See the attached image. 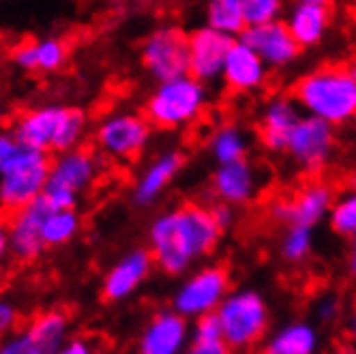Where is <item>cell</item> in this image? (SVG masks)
I'll use <instances>...</instances> for the list:
<instances>
[{"label": "cell", "instance_id": "21", "mask_svg": "<svg viewBox=\"0 0 356 354\" xmlns=\"http://www.w3.org/2000/svg\"><path fill=\"white\" fill-rule=\"evenodd\" d=\"M330 5L326 0H296L288 7L284 24L300 49L316 47L324 41L330 29Z\"/></svg>", "mask_w": 356, "mask_h": 354}, {"label": "cell", "instance_id": "15", "mask_svg": "<svg viewBox=\"0 0 356 354\" xmlns=\"http://www.w3.org/2000/svg\"><path fill=\"white\" fill-rule=\"evenodd\" d=\"M191 346V324L172 307L148 320L138 339V354H185Z\"/></svg>", "mask_w": 356, "mask_h": 354}, {"label": "cell", "instance_id": "37", "mask_svg": "<svg viewBox=\"0 0 356 354\" xmlns=\"http://www.w3.org/2000/svg\"><path fill=\"white\" fill-rule=\"evenodd\" d=\"M339 312H341V303L335 294H326L318 300V307H316V314L322 322H333L339 318Z\"/></svg>", "mask_w": 356, "mask_h": 354}, {"label": "cell", "instance_id": "38", "mask_svg": "<svg viewBox=\"0 0 356 354\" xmlns=\"http://www.w3.org/2000/svg\"><path fill=\"white\" fill-rule=\"evenodd\" d=\"M56 354H97V350L88 339L75 337V339H67Z\"/></svg>", "mask_w": 356, "mask_h": 354}, {"label": "cell", "instance_id": "27", "mask_svg": "<svg viewBox=\"0 0 356 354\" xmlns=\"http://www.w3.org/2000/svg\"><path fill=\"white\" fill-rule=\"evenodd\" d=\"M82 219L75 211H52L43 221V245L45 247H63L75 239L80 232Z\"/></svg>", "mask_w": 356, "mask_h": 354}, {"label": "cell", "instance_id": "10", "mask_svg": "<svg viewBox=\"0 0 356 354\" xmlns=\"http://www.w3.org/2000/svg\"><path fill=\"white\" fill-rule=\"evenodd\" d=\"M152 138V124L144 114L116 112L99 122L95 131L97 146L114 159H138Z\"/></svg>", "mask_w": 356, "mask_h": 354}, {"label": "cell", "instance_id": "1", "mask_svg": "<svg viewBox=\"0 0 356 354\" xmlns=\"http://www.w3.org/2000/svg\"><path fill=\"white\" fill-rule=\"evenodd\" d=\"M209 207L183 204L161 213L148 227V251L165 275H183L209 258L221 241Z\"/></svg>", "mask_w": 356, "mask_h": 354}, {"label": "cell", "instance_id": "18", "mask_svg": "<svg viewBox=\"0 0 356 354\" xmlns=\"http://www.w3.org/2000/svg\"><path fill=\"white\" fill-rule=\"evenodd\" d=\"M268 67L253 49L236 39L225 56V65L221 71L223 86L234 95H256L268 82Z\"/></svg>", "mask_w": 356, "mask_h": 354}, {"label": "cell", "instance_id": "32", "mask_svg": "<svg viewBox=\"0 0 356 354\" xmlns=\"http://www.w3.org/2000/svg\"><path fill=\"white\" fill-rule=\"evenodd\" d=\"M191 341L193 344L223 341L221 339V324H219L217 314H209V316H202V318L193 320V324H191Z\"/></svg>", "mask_w": 356, "mask_h": 354}, {"label": "cell", "instance_id": "25", "mask_svg": "<svg viewBox=\"0 0 356 354\" xmlns=\"http://www.w3.org/2000/svg\"><path fill=\"white\" fill-rule=\"evenodd\" d=\"M209 150L217 166L236 163L247 159L249 153V136L236 122H223L209 138Z\"/></svg>", "mask_w": 356, "mask_h": 354}, {"label": "cell", "instance_id": "43", "mask_svg": "<svg viewBox=\"0 0 356 354\" xmlns=\"http://www.w3.org/2000/svg\"><path fill=\"white\" fill-rule=\"evenodd\" d=\"M350 71H352V75H354V78H356V65H354V67H352Z\"/></svg>", "mask_w": 356, "mask_h": 354}, {"label": "cell", "instance_id": "6", "mask_svg": "<svg viewBox=\"0 0 356 354\" xmlns=\"http://www.w3.org/2000/svg\"><path fill=\"white\" fill-rule=\"evenodd\" d=\"M99 174V157L90 148L78 146L52 161L43 198L52 211H75L78 195L88 189Z\"/></svg>", "mask_w": 356, "mask_h": 354}, {"label": "cell", "instance_id": "16", "mask_svg": "<svg viewBox=\"0 0 356 354\" xmlns=\"http://www.w3.org/2000/svg\"><path fill=\"white\" fill-rule=\"evenodd\" d=\"M302 116L305 114L300 112L292 95L270 97L260 112L258 134H260L262 146L273 155H286L288 140Z\"/></svg>", "mask_w": 356, "mask_h": 354}, {"label": "cell", "instance_id": "9", "mask_svg": "<svg viewBox=\"0 0 356 354\" xmlns=\"http://www.w3.org/2000/svg\"><path fill=\"white\" fill-rule=\"evenodd\" d=\"M142 65L159 84L189 75V35L176 26H159L142 43Z\"/></svg>", "mask_w": 356, "mask_h": 354}, {"label": "cell", "instance_id": "33", "mask_svg": "<svg viewBox=\"0 0 356 354\" xmlns=\"http://www.w3.org/2000/svg\"><path fill=\"white\" fill-rule=\"evenodd\" d=\"M13 63L24 71H37V52L35 41H24L13 49Z\"/></svg>", "mask_w": 356, "mask_h": 354}, {"label": "cell", "instance_id": "7", "mask_svg": "<svg viewBox=\"0 0 356 354\" xmlns=\"http://www.w3.org/2000/svg\"><path fill=\"white\" fill-rule=\"evenodd\" d=\"M230 273L223 264H202L189 273L172 296V309L185 320L217 314L219 305L230 294Z\"/></svg>", "mask_w": 356, "mask_h": 354}, {"label": "cell", "instance_id": "13", "mask_svg": "<svg viewBox=\"0 0 356 354\" xmlns=\"http://www.w3.org/2000/svg\"><path fill=\"white\" fill-rule=\"evenodd\" d=\"M67 333L69 316L63 309H49L0 341V354H56L67 341Z\"/></svg>", "mask_w": 356, "mask_h": 354}, {"label": "cell", "instance_id": "23", "mask_svg": "<svg viewBox=\"0 0 356 354\" xmlns=\"http://www.w3.org/2000/svg\"><path fill=\"white\" fill-rule=\"evenodd\" d=\"M185 166V157L181 150H165L148 163L134 187V202L140 207L152 204L178 176Z\"/></svg>", "mask_w": 356, "mask_h": 354}, {"label": "cell", "instance_id": "35", "mask_svg": "<svg viewBox=\"0 0 356 354\" xmlns=\"http://www.w3.org/2000/svg\"><path fill=\"white\" fill-rule=\"evenodd\" d=\"M19 150H22V146L11 131H0V172L13 161V157L19 153Z\"/></svg>", "mask_w": 356, "mask_h": 354}, {"label": "cell", "instance_id": "11", "mask_svg": "<svg viewBox=\"0 0 356 354\" xmlns=\"http://www.w3.org/2000/svg\"><path fill=\"white\" fill-rule=\"evenodd\" d=\"M335 202V191L324 181H312L302 185L292 198L275 200L268 207V217L277 223L314 227L328 219L330 207Z\"/></svg>", "mask_w": 356, "mask_h": 354}, {"label": "cell", "instance_id": "34", "mask_svg": "<svg viewBox=\"0 0 356 354\" xmlns=\"http://www.w3.org/2000/svg\"><path fill=\"white\" fill-rule=\"evenodd\" d=\"M209 211H211V217H213V221L217 223V227H219L221 232L230 230V227L234 225V221H236L234 207L223 204V202H215L213 207H209Z\"/></svg>", "mask_w": 356, "mask_h": 354}, {"label": "cell", "instance_id": "26", "mask_svg": "<svg viewBox=\"0 0 356 354\" xmlns=\"http://www.w3.org/2000/svg\"><path fill=\"white\" fill-rule=\"evenodd\" d=\"M207 26L227 39H241L247 31L243 0H211L207 5Z\"/></svg>", "mask_w": 356, "mask_h": 354}, {"label": "cell", "instance_id": "36", "mask_svg": "<svg viewBox=\"0 0 356 354\" xmlns=\"http://www.w3.org/2000/svg\"><path fill=\"white\" fill-rule=\"evenodd\" d=\"M19 320V312L9 298H5L0 294V335H7L9 331H13L15 324Z\"/></svg>", "mask_w": 356, "mask_h": 354}, {"label": "cell", "instance_id": "28", "mask_svg": "<svg viewBox=\"0 0 356 354\" xmlns=\"http://www.w3.org/2000/svg\"><path fill=\"white\" fill-rule=\"evenodd\" d=\"M314 251V232L312 227L288 225L279 241V254L288 264H302Z\"/></svg>", "mask_w": 356, "mask_h": 354}, {"label": "cell", "instance_id": "14", "mask_svg": "<svg viewBox=\"0 0 356 354\" xmlns=\"http://www.w3.org/2000/svg\"><path fill=\"white\" fill-rule=\"evenodd\" d=\"M52 213L45 198H39L13 213L9 219V254L19 262H33L45 249L43 245V221Z\"/></svg>", "mask_w": 356, "mask_h": 354}, {"label": "cell", "instance_id": "5", "mask_svg": "<svg viewBox=\"0 0 356 354\" xmlns=\"http://www.w3.org/2000/svg\"><path fill=\"white\" fill-rule=\"evenodd\" d=\"M209 101V86L191 75H183V78L157 84L146 99L144 116L152 127L185 129L207 112Z\"/></svg>", "mask_w": 356, "mask_h": 354}, {"label": "cell", "instance_id": "19", "mask_svg": "<svg viewBox=\"0 0 356 354\" xmlns=\"http://www.w3.org/2000/svg\"><path fill=\"white\" fill-rule=\"evenodd\" d=\"M241 41H245L268 69H286L300 56V47L290 35L284 19L258 29H247Z\"/></svg>", "mask_w": 356, "mask_h": 354}, {"label": "cell", "instance_id": "4", "mask_svg": "<svg viewBox=\"0 0 356 354\" xmlns=\"http://www.w3.org/2000/svg\"><path fill=\"white\" fill-rule=\"evenodd\" d=\"M221 339L234 354H247L260 348L270 326V305L260 290H230L217 309Z\"/></svg>", "mask_w": 356, "mask_h": 354}, {"label": "cell", "instance_id": "24", "mask_svg": "<svg viewBox=\"0 0 356 354\" xmlns=\"http://www.w3.org/2000/svg\"><path fill=\"white\" fill-rule=\"evenodd\" d=\"M320 333L307 320H288L260 344V354H318Z\"/></svg>", "mask_w": 356, "mask_h": 354}, {"label": "cell", "instance_id": "40", "mask_svg": "<svg viewBox=\"0 0 356 354\" xmlns=\"http://www.w3.org/2000/svg\"><path fill=\"white\" fill-rule=\"evenodd\" d=\"M9 256V221L0 213V264Z\"/></svg>", "mask_w": 356, "mask_h": 354}, {"label": "cell", "instance_id": "12", "mask_svg": "<svg viewBox=\"0 0 356 354\" xmlns=\"http://www.w3.org/2000/svg\"><path fill=\"white\" fill-rule=\"evenodd\" d=\"M335 144H337V136L330 124L314 116H302L288 140L286 155L302 172L318 174L333 159Z\"/></svg>", "mask_w": 356, "mask_h": 354}, {"label": "cell", "instance_id": "20", "mask_svg": "<svg viewBox=\"0 0 356 354\" xmlns=\"http://www.w3.org/2000/svg\"><path fill=\"white\" fill-rule=\"evenodd\" d=\"M213 193L230 207H245L256 200L260 191V172L249 159L217 166L213 172Z\"/></svg>", "mask_w": 356, "mask_h": 354}, {"label": "cell", "instance_id": "22", "mask_svg": "<svg viewBox=\"0 0 356 354\" xmlns=\"http://www.w3.org/2000/svg\"><path fill=\"white\" fill-rule=\"evenodd\" d=\"M152 266L155 262L148 249H131L108 271L104 280V296L108 300L129 298L148 280Z\"/></svg>", "mask_w": 356, "mask_h": 354}, {"label": "cell", "instance_id": "29", "mask_svg": "<svg viewBox=\"0 0 356 354\" xmlns=\"http://www.w3.org/2000/svg\"><path fill=\"white\" fill-rule=\"evenodd\" d=\"M326 221L337 236L352 239L356 234V189L335 195Z\"/></svg>", "mask_w": 356, "mask_h": 354}, {"label": "cell", "instance_id": "31", "mask_svg": "<svg viewBox=\"0 0 356 354\" xmlns=\"http://www.w3.org/2000/svg\"><path fill=\"white\" fill-rule=\"evenodd\" d=\"M35 52H37V71H47V73L56 71L67 61V45L56 37L35 41Z\"/></svg>", "mask_w": 356, "mask_h": 354}, {"label": "cell", "instance_id": "30", "mask_svg": "<svg viewBox=\"0 0 356 354\" xmlns=\"http://www.w3.org/2000/svg\"><path fill=\"white\" fill-rule=\"evenodd\" d=\"M243 13L247 29H258L282 22L286 7L282 0H243Z\"/></svg>", "mask_w": 356, "mask_h": 354}, {"label": "cell", "instance_id": "3", "mask_svg": "<svg viewBox=\"0 0 356 354\" xmlns=\"http://www.w3.org/2000/svg\"><path fill=\"white\" fill-rule=\"evenodd\" d=\"M86 114L80 108L43 106L33 108L17 116L13 124V136L22 148L37 153H67L78 148L86 134Z\"/></svg>", "mask_w": 356, "mask_h": 354}, {"label": "cell", "instance_id": "17", "mask_svg": "<svg viewBox=\"0 0 356 354\" xmlns=\"http://www.w3.org/2000/svg\"><path fill=\"white\" fill-rule=\"evenodd\" d=\"M232 39L215 33L209 26L189 33V75L202 84L221 80L225 56L232 47Z\"/></svg>", "mask_w": 356, "mask_h": 354}, {"label": "cell", "instance_id": "39", "mask_svg": "<svg viewBox=\"0 0 356 354\" xmlns=\"http://www.w3.org/2000/svg\"><path fill=\"white\" fill-rule=\"evenodd\" d=\"M185 354H234L223 341L217 344H193L185 350Z\"/></svg>", "mask_w": 356, "mask_h": 354}, {"label": "cell", "instance_id": "42", "mask_svg": "<svg viewBox=\"0 0 356 354\" xmlns=\"http://www.w3.org/2000/svg\"><path fill=\"white\" fill-rule=\"evenodd\" d=\"M346 331H348V337H350V341L356 346V305H354V309H352V314H350V318H348Z\"/></svg>", "mask_w": 356, "mask_h": 354}, {"label": "cell", "instance_id": "2", "mask_svg": "<svg viewBox=\"0 0 356 354\" xmlns=\"http://www.w3.org/2000/svg\"><path fill=\"white\" fill-rule=\"evenodd\" d=\"M292 99L305 116H314L333 129L356 120V78L346 67H318L300 75Z\"/></svg>", "mask_w": 356, "mask_h": 354}, {"label": "cell", "instance_id": "41", "mask_svg": "<svg viewBox=\"0 0 356 354\" xmlns=\"http://www.w3.org/2000/svg\"><path fill=\"white\" fill-rule=\"evenodd\" d=\"M346 262H348V273L356 280V234L352 239H348V256H346Z\"/></svg>", "mask_w": 356, "mask_h": 354}, {"label": "cell", "instance_id": "8", "mask_svg": "<svg viewBox=\"0 0 356 354\" xmlns=\"http://www.w3.org/2000/svg\"><path fill=\"white\" fill-rule=\"evenodd\" d=\"M49 170L52 159L45 153L22 148L13 161L0 172V204L15 213L43 198Z\"/></svg>", "mask_w": 356, "mask_h": 354}]
</instances>
